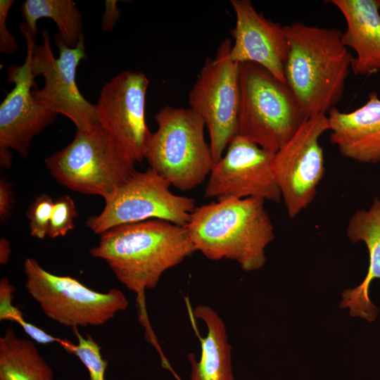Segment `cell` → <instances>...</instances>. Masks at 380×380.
I'll list each match as a JSON object with an SVG mask.
<instances>
[{
    "instance_id": "obj_1",
    "label": "cell",
    "mask_w": 380,
    "mask_h": 380,
    "mask_svg": "<svg viewBox=\"0 0 380 380\" xmlns=\"http://www.w3.org/2000/svg\"><path fill=\"white\" fill-rule=\"evenodd\" d=\"M196 252L184 227L149 220L113 227L100 235L91 256L104 260L117 279L136 294L139 320L150 343L160 348L147 316L145 292L163 274Z\"/></svg>"
},
{
    "instance_id": "obj_2",
    "label": "cell",
    "mask_w": 380,
    "mask_h": 380,
    "mask_svg": "<svg viewBox=\"0 0 380 380\" xmlns=\"http://www.w3.org/2000/svg\"><path fill=\"white\" fill-rule=\"evenodd\" d=\"M289 44L286 82L306 118L327 115L342 99L354 56L343 32L294 22L284 25Z\"/></svg>"
},
{
    "instance_id": "obj_3",
    "label": "cell",
    "mask_w": 380,
    "mask_h": 380,
    "mask_svg": "<svg viewBox=\"0 0 380 380\" xmlns=\"http://www.w3.org/2000/svg\"><path fill=\"white\" fill-rule=\"evenodd\" d=\"M265 202L229 198L196 207L184 226L196 251L210 260L235 261L247 272L262 268L265 248L274 238Z\"/></svg>"
},
{
    "instance_id": "obj_4",
    "label": "cell",
    "mask_w": 380,
    "mask_h": 380,
    "mask_svg": "<svg viewBox=\"0 0 380 380\" xmlns=\"http://www.w3.org/2000/svg\"><path fill=\"white\" fill-rule=\"evenodd\" d=\"M45 164L60 184L104 200L137 171L135 162L99 124L77 129L72 141L47 157Z\"/></svg>"
},
{
    "instance_id": "obj_5",
    "label": "cell",
    "mask_w": 380,
    "mask_h": 380,
    "mask_svg": "<svg viewBox=\"0 0 380 380\" xmlns=\"http://www.w3.org/2000/svg\"><path fill=\"white\" fill-rule=\"evenodd\" d=\"M239 134L272 153L306 119L293 92L262 66L239 63Z\"/></svg>"
},
{
    "instance_id": "obj_6",
    "label": "cell",
    "mask_w": 380,
    "mask_h": 380,
    "mask_svg": "<svg viewBox=\"0 0 380 380\" xmlns=\"http://www.w3.org/2000/svg\"><path fill=\"white\" fill-rule=\"evenodd\" d=\"M155 120L144 153L149 168L180 191L201 184L215 165L203 119L190 108L166 106Z\"/></svg>"
},
{
    "instance_id": "obj_7",
    "label": "cell",
    "mask_w": 380,
    "mask_h": 380,
    "mask_svg": "<svg viewBox=\"0 0 380 380\" xmlns=\"http://www.w3.org/2000/svg\"><path fill=\"white\" fill-rule=\"evenodd\" d=\"M23 269L28 293L49 318L65 327L103 325L129 305L118 289L94 291L77 279L46 271L34 258H26Z\"/></svg>"
},
{
    "instance_id": "obj_8",
    "label": "cell",
    "mask_w": 380,
    "mask_h": 380,
    "mask_svg": "<svg viewBox=\"0 0 380 380\" xmlns=\"http://www.w3.org/2000/svg\"><path fill=\"white\" fill-rule=\"evenodd\" d=\"M170 183L151 168L136 171L108 198L102 211L87 226L94 233L120 225L162 220L184 227L196 207L193 198L173 194Z\"/></svg>"
},
{
    "instance_id": "obj_9",
    "label": "cell",
    "mask_w": 380,
    "mask_h": 380,
    "mask_svg": "<svg viewBox=\"0 0 380 380\" xmlns=\"http://www.w3.org/2000/svg\"><path fill=\"white\" fill-rule=\"evenodd\" d=\"M232 42L223 40L213 58H207L189 93L190 108L203 120L210 148L217 163L239 134V63L230 58Z\"/></svg>"
},
{
    "instance_id": "obj_10",
    "label": "cell",
    "mask_w": 380,
    "mask_h": 380,
    "mask_svg": "<svg viewBox=\"0 0 380 380\" xmlns=\"http://www.w3.org/2000/svg\"><path fill=\"white\" fill-rule=\"evenodd\" d=\"M59 56L52 52L49 32L42 31V44L35 45L31 58L33 77L42 75L44 87L32 90L34 101L49 110L69 118L77 129L87 130L97 124L96 105L80 93L76 83L77 68L87 58L84 36L75 48L65 45L57 33L54 37Z\"/></svg>"
},
{
    "instance_id": "obj_11",
    "label": "cell",
    "mask_w": 380,
    "mask_h": 380,
    "mask_svg": "<svg viewBox=\"0 0 380 380\" xmlns=\"http://www.w3.org/2000/svg\"><path fill=\"white\" fill-rule=\"evenodd\" d=\"M329 130L327 115L306 118L276 153L273 170L288 215L295 217L314 200L325 171L319 140Z\"/></svg>"
},
{
    "instance_id": "obj_12",
    "label": "cell",
    "mask_w": 380,
    "mask_h": 380,
    "mask_svg": "<svg viewBox=\"0 0 380 380\" xmlns=\"http://www.w3.org/2000/svg\"><path fill=\"white\" fill-rule=\"evenodd\" d=\"M274 154L236 135L213 165L205 197L217 201L255 197L279 203L281 196L273 170Z\"/></svg>"
},
{
    "instance_id": "obj_13",
    "label": "cell",
    "mask_w": 380,
    "mask_h": 380,
    "mask_svg": "<svg viewBox=\"0 0 380 380\" xmlns=\"http://www.w3.org/2000/svg\"><path fill=\"white\" fill-rule=\"evenodd\" d=\"M148 84L144 73L124 70L103 85L96 104L99 124L135 163L144 159L151 134L146 122Z\"/></svg>"
},
{
    "instance_id": "obj_14",
    "label": "cell",
    "mask_w": 380,
    "mask_h": 380,
    "mask_svg": "<svg viewBox=\"0 0 380 380\" xmlns=\"http://www.w3.org/2000/svg\"><path fill=\"white\" fill-rule=\"evenodd\" d=\"M20 30L26 40L27 54L22 65L7 69L8 80L15 86L0 106V155L11 153L12 149L26 158L33 137L53 122L58 114L32 96V88L39 89L30 70L35 43L27 32Z\"/></svg>"
},
{
    "instance_id": "obj_15",
    "label": "cell",
    "mask_w": 380,
    "mask_h": 380,
    "mask_svg": "<svg viewBox=\"0 0 380 380\" xmlns=\"http://www.w3.org/2000/svg\"><path fill=\"white\" fill-rule=\"evenodd\" d=\"M230 4L236 15L235 27L230 31L234 38L231 59L258 64L286 82L289 44L284 26L258 13L249 0H231Z\"/></svg>"
},
{
    "instance_id": "obj_16",
    "label": "cell",
    "mask_w": 380,
    "mask_h": 380,
    "mask_svg": "<svg viewBox=\"0 0 380 380\" xmlns=\"http://www.w3.org/2000/svg\"><path fill=\"white\" fill-rule=\"evenodd\" d=\"M330 141L340 153L355 161L380 163V98L370 92L361 107L350 113L336 108L328 113Z\"/></svg>"
},
{
    "instance_id": "obj_17",
    "label": "cell",
    "mask_w": 380,
    "mask_h": 380,
    "mask_svg": "<svg viewBox=\"0 0 380 380\" xmlns=\"http://www.w3.org/2000/svg\"><path fill=\"white\" fill-rule=\"evenodd\" d=\"M343 15L346 30L342 42L353 49L351 70L355 75L380 72V5L379 0H331Z\"/></svg>"
},
{
    "instance_id": "obj_18",
    "label": "cell",
    "mask_w": 380,
    "mask_h": 380,
    "mask_svg": "<svg viewBox=\"0 0 380 380\" xmlns=\"http://www.w3.org/2000/svg\"><path fill=\"white\" fill-rule=\"evenodd\" d=\"M347 236L352 243L362 241L369 252L368 271L363 281L342 293L340 307L348 308L352 317L373 322L377 308L369 297V288L375 279L380 280V199L374 198L367 210H358L348 220Z\"/></svg>"
},
{
    "instance_id": "obj_19",
    "label": "cell",
    "mask_w": 380,
    "mask_h": 380,
    "mask_svg": "<svg viewBox=\"0 0 380 380\" xmlns=\"http://www.w3.org/2000/svg\"><path fill=\"white\" fill-rule=\"evenodd\" d=\"M194 315L207 328L206 335L201 338V354L198 361L189 355L191 365V380H234L231 350L224 321L210 307L197 305Z\"/></svg>"
},
{
    "instance_id": "obj_20",
    "label": "cell",
    "mask_w": 380,
    "mask_h": 380,
    "mask_svg": "<svg viewBox=\"0 0 380 380\" xmlns=\"http://www.w3.org/2000/svg\"><path fill=\"white\" fill-rule=\"evenodd\" d=\"M0 380H54L33 341L8 328L0 337Z\"/></svg>"
},
{
    "instance_id": "obj_21",
    "label": "cell",
    "mask_w": 380,
    "mask_h": 380,
    "mask_svg": "<svg viewBox=\"0 0 380 380\" xmlns=\"http://www.w3.org/2000/svg\"><path fill=\"white\" fill-rule=\"evenodd\" d=\"M25 23L19 26L32 37L38 32L37 22L51 18L65 45L75 48L83 37L82 14L72 0H26L21 5Z\"/></svg>"
},
{
    "instance_id": "obj_22",
    "label": "cell",
    "mask_w": 380,
    "mask_h": 380,
    "mask_svg": "<svg viewBox=\"0 0 380 380\" xmlns=\"http://www.w3.org/2000/svg\"><path fill=\"white\" fill-rule=\"evenodd\" d=\"M72 329L77 337V343L63 340L60 344L67 353L78 357L88 372L89 380H106L108 362L102 357L101 347L89 334L84 336L77 327Z\"/></svg>"
},
{
    "instance_id": "obj_23",
    "label": "cell",
    "mask_w": 380,
    "mask_h": 380,
    "mask_svg": "<svg viewBox=\"0 0 380 380\" xmlns=\"http://www.w3.org/2000/svg\"><path fill=\"white\" fill-rule=\"evenodd\" d=\"M77 215L75 203L69 196L55 200L47 236L52 239L65 236L74 228V219Z\"/></svg>"
},
{
    "instance_id": "obj_24",
    "label": "cell",
    "mask_w": 380,
    "mask_h": 380,
    "mask_svg": "<svg viewBox=\"0 0 380 380\" xmlns=\"http://www.w3.org/2000/svg\"><path fill=\"white\" fill-rule=\"evenodd\" d=\"M54 201L46 194L37 196L27 212L32 236L43 239L47 236Z\"/></svg>"
},
{
    "instance_id": "obj_25",
    "label": "cell",
    "mask_w": 380,
    "mask_h": 380,
    "mask_svg": "<svg viewBox=\"0 0 380 380\" xmlns=\"http://www.w3.org/2000/svg\"><path fill=\"white\" fill-rule=\"evenodd\" d=\"M15 291V286L10 283L8 278L4 277L1 279L0 320L15 322L24 330L30 323L25 320L20 310L12 303Z\"/></svg>"
},
{
    "instance_id": "obj_26",
    "label": "cell",
    "mask_w": 380,
    "mask_h": 380,
    "mask_svg": "<svg viewBox=\"0 0 380 380\" xmlns=\"http://www.w3.org/2000/svg\"><path fill=\"white\" fill-rule=\"evenodd\" d=\"M13 0L0 1V51L11 54L18 49L15 38L11 34L6 27V18Z\"/></svg>"
},
{
    "instance_id": "obj_27",
    "label": "cell",
    "mask_w": 380,
    "mask_h": 380,
    "mask_svg": "<svg viewBox=\"0 0 380 380\" xmlns=\"http://www.w3.org/2000/svg\"><path fill=\"white\" fill-rule=\"evenodd\" d=\"M13 204L11 185L4 178L0 179V218L4 221L9 215Z\"/></svg>"
},
{
    "instance_id": "obj_28",
    "label": "cell",
    "mask_w": 380,
    "mask_h": 380,
    "mask_svg": "<svg viewBox=\"0 0 380 380\" xmlns=\"http://www.w3.org/2000/svg\"><path fill=\"white\" fill-rule=\"evenodd\" d=\"M120 15L117 7V1L106 0L105 1V12L102 19V28L105 32L111 31L115 27Z\"/></svg>"
},
{
    "instance_id": "obj_29",
    "label": "cell",
    "mask_w": 380,
    "mask_h": 380,
    "mask_svg": "<svg viewBox=\"0 0 380 380\" xmlns=\"http://www.w3.org/2000/svg\"><path fill=\"white\" fill-rule=\"evenodd\" d=\"M11 245L8 240L5 238L0 239V263L5 265L8 263L11 255Z\"/></svg>"
},
{
    "instance_id": "obj_30",
    "label": "cell",
    "mask_w": 380,
    "mask_h": 380,
    "mask_svg": "<svg viewBox=\"0 0 380 380\" xmlns=\"http://www.w3.org/2000/svg\"><path fill=\"white\" fill-rule=\"evenodd\" d=\"M379 5H380V0H379Z\"/></svg>"
}]
</instances>
